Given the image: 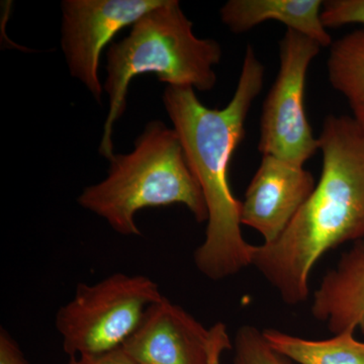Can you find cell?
Here are the masks:
<instances>
[{"instance_id": "cell-8", "label": "cell", "mask_w": 364, "mask_h": 364, "mask_svg": "<svg viewBox=\"0 0 364 364\" xmlns=\"http://www.w3.org/2000/svg\"><path fill=\"white\" fill-rule=\"evenodd\" d=\"M231 347L223 323L208 329L163 296L150 306L122 348L138 364H220L222 354Z\"/></svg>"}, {"instance_id": "cell-2", "label": "cell", "mask_w": 364, "mask_h": 364, "mask_svg": "<svg viewBox=\"0 0 364 364\" xmlns=\"http://www.w3.org/2000/svg\"><path fill=\"white\" fill-rule=\"evenodd\" d=\"M318 142L322 172L312 195L277 241L253 248L252 267L289 306L308 299L324 254L364 239V127L330 114Z\"/></svg>"}, {"instance_id": "cell-14", "label": "cell", "mask_w": 364, "mask_h": 364, "mask_svg": "<svg viewBox=\"0 0 364 364\" xmlns=\"http://www.w3.org/2000/svg\"><path fill=\"white\" fill-rule=\"evenodd\" d=\"M233 364H293L267 343L262 331L242 326L234 339Z\"/></svg>"}, {"instance_id": "cell-17", "label": "cell", "mask_w": 364, "mask_h": 364, "mask_svg": "<svg viewBox=\"0 0 364 364\" xmlns=\"http://www.w3.org/2000/svg\"><path fill=\"white\" fill-rule=\"evenodd\" d=\"M82 364H138L123 348L95 358H80Z\"/></svg>"}, {"instance_id": "cell-5", "label": "cell", "mask_w": 364, "mask_h": 364, "mask_svg": "<svg viewBox=\"0 0 364 364\" xmlns=\"http://www.w3.org/2000/svg\"><path fill=\"white\" fill-rule=\"evenodd\" d=\"M163 296L156 282L145 275L116 272L95 284H79L55 320L64 351L80 358L122 348Z\"/></svg>"}, {"instance_id": "cell-13", "label": "cell", "mask_w": 364, "mask_h": 364, "mask_svg": "<svg viewBox=\"0 0 364 364\" xmlns=\"http://www.w3.org/2000/svg\"><path fill=\"white\" fill-rule=\"evenodd\" d=\"M327 71L332 87L343 95L352 117L364 127V28L333 42Z\"/></svg>"}, {"instance_id": "cell-7", "label": "cell", "mask_w": 364, "mask_h": 364, "mask_svg": "<svg viewBox=\"0 0 364 364\" xmlns=\"http://www.w3.org/2000/svg\"><path fill=\"white\" fill-rule=\"evenodd\" d=\"M163 0H63L61 47L72 77L77 79L100 104V56L105 47L126 26L156 9Z\"/></svg>"}, {"instance_id": "cell-11", "label": "cell", "mask_w": 364, "mask_h": 364, "mask_svg": "<svg viewBox=\"0 0 364 364\" xmlns=\"http://www.w3.org/2000/svg\"><path fill=\"white\" fill-rule=\"evenodd\" d=\"M323 4L322 0H230L222 6L220 16L234 33H246L260 23L275 21L322 48H330L334 41L323 23Z\"/></svg>"}, {"instance_id": "cell-12", "label": "cell", "mask_w": 364, "mask_h": 364, "mask_svg": "<svg viewBox=\"0 0 364 364\" xmlns=\"http://www.w3.org/2000/svg\"><path fill=\"white\" fill-rule=\"evenodd\" d=\"M345 331L325 340H309L279 331L263 330L272 348L298 364H364V342Z\"/></svg>"}, {"instance_id": "cell-9", "label": "cell", "mask_w": 364, "mask_h": 364, "mask_svg": "<svg viewBox=\"0 0 364 364\" xmlns=\"http://www.w3.org/2000/svg\"><path fill=\"white\" fill-rule=\"evenodd\" d=\"M316 183L305 167L263 155L241 202L242 225L257 231L264 244L277 241L312 195Z\"/></svg>"}, {"instance_id": "cell-4", "label": "cell", "mask_w": 364, "mask_h": 364, "mask_svg": "<svg viewBox=\"0 0 364 364\" xmlns=\"http://www.w3.org/2000/svg\"><path fill=\"white\" fill-rule=\"evenodd\" d=\"M77 202L102 218L123 236H141L139 210L183 205L198 223L208 210L200 183L189 167L181 139L173 128L150 122L128 154H114L104 181L87 186Z\"/></svg>"}, {"instance_id": "cell-16", "label": "cell", "mask_w": 364, "mask_h": 364, "mask_svg": "<svg viewBox=\"0 0 364 364\" xmlns=\"http://www.w3.org/2000/svg\"><path fill=\"white\" fill-rule=\"evenodd\" d=\"M0 364H30L18 342L4 328L0 330Z\"/></svg>"}, {"instance_id": "cell-3", "label": "cell", "mask_w": 364, "mask_h": 364, "mask_svg": "<svg viewBox=\"0 0 364 364\" xmlns=\"http://www.w3.org/2000/svg\"><path fill=\"white\" fill-rule=\"evenodd\" d=\"M221 45L200 39L193 21L177 0H163L131 26L128 37L109 46L104 90L109 100L100 152L114 157V124L127 109L131 81L140 74L154 73L167 86L210 91L217 85L215 67L221 62Z\"/></svg>"}, {"instance_id": "cell-15", "label": "cell", "mask_w": 364, "mask_h": 364, "mask_svg": "<svg viewBox=\"0 0 364 364\" xmlns=\"http://www.w3.org/2000/svg\"><path fill=\"white\" fill-rule=\"evenodd\" d=\"M322 21L327 28L347 25H361L364 28V0L324 1Z\"/></svg>"}, {"instance_id": "cell-18", "label": "cell", "mask_w": 364, "mask_h": 364, "mask_svg": "<svg viewBox=\"0 0 364 364\" xmlns=\"http://www.w3.org/2000/svg\"><path fill=\"white\" fill-rule=\"evenodd\" d=\"M67 364H82L81 363L80 358H69L68 363Z\"/></svg>"}, {"instance_id": "cell-6", "label": "cell", "mask_w": 364, "mask_h": 364, "mask_svg": "<svg viewBox=\"0 0 364 364\" xmlns=\"http://www.w3.org/2000/svg\"><path fill=\"white\" fill-rule=\"evenodd\" d=\"M322 49L317 42L287 30L279 43V70L263 105L258 150L304 166L318 150L305 107L306 74Z\"/></svg>"}, {"instance_id": "cell-1", "label": "cell", "mask_w": 364, "mask_h": 364, "mask_svg": "<svg viewBox=\"0 0 364 364\" xmlns=\"http://www.w3.org/2000/svg\"><path fill=\"white\" fill-rule=\"evenodd\" d=\"M264 78V66L248 45L236 90L224 109L205 107L191 87L166 86L163 93L165 111L207 205L205 236L193 260L198 272L214 282L252 265L254 245L242 234L241 202L230 186L229 166Z\"/></svg>"}, {"instance_id": "cell-10", "label": "cell", "mask_w": 364, "mask_h": 364, "mask_svg": "<svg viewBox=\"0 0 364 364\" xmlns=\"http://www.w3.org/2000/svg\"><path fill=\"white\" fill-rule=\"evenodd\" d=\"M312 316L336 335L364 333V239L340 258L314 293Z\"/></svg>"}]
</instances>
